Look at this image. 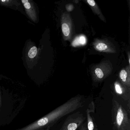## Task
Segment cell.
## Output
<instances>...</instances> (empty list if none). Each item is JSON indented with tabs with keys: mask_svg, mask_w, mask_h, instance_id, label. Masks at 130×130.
I'll list each match as a JSON object with an SVG mask.
<instances>
[{
	"mask_svg": "<svg viewBox=\"0 0 130 130\" xmlns=\"http://www.w3.org/2000/svg\"><path fill=\"white\" fill-rule=\"evenodd\" d=\"M113 122L116 130H130V119L126 110L117 101H114Z\"/></svg>",
	"mask_w": 130,
	"mask_h": 130,
	"instance_id": "obj_1",
	"label": "cell"
},
{
	"mask_svg": "<svg viewBox=\"0 0 130 130\" xmlns=\"http://www.w3.org/2000/svg\"><path fill=\"white\" fill-rule=\"evenodd\" d=\"M112 64L109 61H105L92 68L91 74L93 80L99 82L108 76L112 71Z\"/></svg>",
	"mask_w": 130,
	"mask_h": 130,
	"instance_id": "obj_2",
	"label": "cell"
},
{
	"mask_svg": "<svg viewBox=\"0 0 130 130\" xmlns=\"http://www.w3.org/2000/svg\"><path fill=\"white\" fill-rule=\"evenodd\" d=\"M86 118L79 112L69 116L60 130H76L83 123Z\"/></svg>",
	"mask_w": 130,
	"mask_h": 130,
	"instance_id": "obj_3",
	"label": "cell"
},
{
	"mask_svg": "<svg viewBox=\"0 0 130 130\" xmlns=\"http://www.w3.org/2000/svg\"><path fill=\"white\" fill-rule=\"evenodd\" d=\"M61 29L64 39L69 40L73 34V25L70 14L68 13H62L61 17Z\"/></svg>",
	"mask_w": 130,
	"mask_h": 130,
	"instance_id": "obj_4",
	"label": "cell"
},
{
	"mask_svg": "<svg viewBox=\"0 0 130 130\" xmlns=\"http://www.w3.org/2000/svg\"><path fill=\"white\" fill-rule=\"evenodd\" d=\"M94 48L100 52L115 53L116 49L112 43L106 39L95 40L93 43Z\"/></svg>",
	"mask_w": 130,
	"mask_h": 130,
	"instance_id": "obj_5",
	"label": "cell"
},
{
	"mask_svg": "<svg viewBox=\"0 0 130 130\" xmlns=\"http://www.w3.org/2000/svg\"><path fill=\"white\" fill-rule=\"evenodd\" d=\"M130 66H127L121 70L119 77L122 85L127 87H130Z\"/></svg>",
	"mask_w": 130,
	"mask_h": 130,
	"instance_id": "obj_6",
	"label": "cell"
},
{
	"mask_svg": "<svg viewBox=\"0 0 130 130\" xmlns=\"http://www.w3.org/2000/svg\"><path fill=\"white\" fill-rule=\"evenodd\" d=\"M86 2L89 5L90 8L92 10L93 12L99 17V18L105 22H106V20L105 19L100 9L98 7V5L96 4L93 0H87Z\"/></svg>",
	"mask_w": 130,
	"mask_h": 130,
	"instance_id": "obj_7",
	"label": "cell"
},
{
	"mask_svg": "<svg viewBox=\"0 0 130 130\" xmlns=\"http://www.w3.org/2000/svg\"><path fill=\"white\" fill-rule=\"evenodd\" d=\"M87 39L84 36L80 35L77 37L72 42V45L73 47L84 45L86 44Z\"/></svg>",
	"mask_w": 130,
	"mask_h": 130,
	"instance_id": "obj_8",
	"label": "cell"
},
{
	"mask_svg": "<svg viewBox=\"0 0 130 130\" xmlns=\"http://www.w3.org/2000/svg\"><path fill=\"white\" fill-rule=\"evenodd\" d=\"M87 116V130H95V125L92 118L91 117L89 109H87L86 111Z\"/></svg>",
	"mask_w": 130,
	"mask_h": 130,
	"instance_id": "obj_9",
	"label": "cell"
},
{
	"mask_svg": "<svg viewBox=\"0 0 130 130\" xmlns=\"http://www.w3.org/2000/svg\"><path fill=\"white\" fill-rule=\"evenodd\" d=\"M119 82H116L115 83V90L116 93L120 95L124 96L125 95V89Z\"/></svg>",
	"mask_w": 130,
	"mask_h": 130,
	"instance_id": "obj_10",
	"label": "cell"
},
{
	"mask_svg": "<svg viewBox=\"0 0 130 130\" xmlns=\"http://www.w3.org/2000/svg\"><path fill=\"white\" fill-rule=\"evenodd\" d=\"M37 48L36 47H33L30 49L28 53V56L30 58H34L37 54Z\"/></svg>",
	"mask_w": 130,
	"mask_h": 130,
	"instance_id": "obj_11",
	"label": "cell"
},
{
	"mask_svg": "<svg viewBox=\"0 0 130 130\" xmlns=\"http://www.w3.org/2000/svg\"><path fill=\"white\" fill-rule=\"evenodd\" d=\"M22 2L24 4V7L26 9H29L31 8V5L27 0L22 1Z\"/></svg>",
	"mask_w": 130,
	"mask_h": 130,
	"instance_id": "obj_12",
	"label": "cell"
},
{
	"mask_svg": "<svg viewBox=\"0 0 130 130\" xmlns=\"http://www.w3.org/2000/svg\"><path fill=\"white\" fill-rule=\"evenodd\" d=\"M73 6L72 4H68L66 6V9L68 12L72 11L73 9Z\"/></svg>",
	"mask_w": 130,
	"mask_h": 130,
	"instance_id": "obj_13",
	"label": "cell"
},
{
	"mask_svg": "<svg viewBox=\"0 0 130 130\" xmlns=\"http://www.w3.org/2000/svg\"><path fill=\"white\" fill-rule=\"evenodd\" d=\"M79 130H87V128L86 122H85V123H84V124L81 126V127H80Z\"/></svg>",
	"mask_w": 130,
	"mask_h": 130,
	"instance_id": "obj_14",
	"label": "cell"
},
{
	"mask_svg": "<svg viewBox=\"0 0 130 130\" xmlns=\"http://www.w3.org/2000/svg\"><path fill=\"white\" fill-rule=\"evenodd\" d=\"M128 62H129V63H130V56H129V55H128Z\"/></svg>",
	"mask_w": 130,
	"mask_h": 130,
	"instance_id": "obj_15",
	"label": "cell"
},
{
	"mask_svg": "<svg viewBox=\"0 0 130 130\" xmlns=\"http://www.w3.org/2000/svg\"><path fill=\"white\" fill-rule=\"evenodd\" d=\"M0 103H1V92H0Z\"/></svg>",
	"mask_w": 130,
	"mask_h": 130,
	"instance_id": "obj_16",
	"label": "cell"
}]
</instances>
